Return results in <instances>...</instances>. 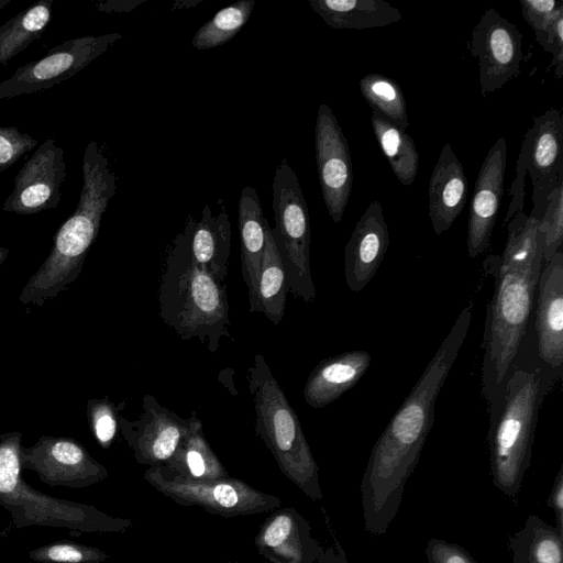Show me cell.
Instances as JSON below:
<instances>
[{
  "label": "cell",
  "instance_id": "4316f807",
  "mask_svg": "<svg viewBox=\"0 0 563 563\" xmlns=\"http://www.w3.org/2000/svg\"><path fill=\"white\" fill-rule=\"evenodd\" d=\"M508 236L501 256H493L499 271H526L543 266L544 234L540 220L517 212L507 223Z\"/></svg>",
  "mask_w": 563,
  "mask_h": 563
},
{
  "label": "cell",
  "instance_id": "e0dca14e",
  "mask_svg": "<svg viewBox=\"0 0 563 563\" xmlns=\"http://www.w3.org/2000/svg\"><path fill=\"white\" fill-rule=\"evenodd\" d=\"M534 308V356L556 379L563 365V251L541 268Z\"/></svg>",
  "mask_w": 563,
  "mask_h": 563
},
{
  "label": "cell",
  "instance_id": "7bdbcfd3",
  "mask_svg": "<svg viewBox=\"0 0 563 563\" xmlns=\"http://www.w3.org/2000/svg\"><path fill=\"white\" fill-rule=\"evenodd\" d=\"M316 563H349L343 549L336 544L323 549Z\"/></svg>",
  "mask_w": 563,
  "mask_h": 563
},
{
  "label": "cell",
  "instance_id": "5b68a950",
  "mask_svg": "<svg viewBox=\"0 0 563 563\" xmlns=\"http://www.w3.org/2000/svg\"><path fill=\"white\" fill-rule=\"evenodd\" d=\"M495 289L487 305L482 365L483 395L489 421L504 397L508 374L526 336L542 266L526 271H499L490 261Z\"/></svg>",
  "mask_w": 563,
  "mask_h": 563
},
{
  "label": "cell",
  "instance_id": "d6a6232c",
  "mask_svg": "<svg viewBox=\"0 0 563 563\" xmlns=\"http://www.w3.org/2000/svg\"><path fill=\"white\" fill-rule=\"evenodd\" d=\"M254 4V0H240L222 8L198 29L191 41L192 47L208 49L232 40L250 19Z\"/></svg>",
  "mask_w": 563,
  "mask_h": 563
},
{
  "label": "cell",
  "instance_id": "7dc6e473",
  "mask_svg": "<svg viewBox=\"0 0 563 563\" xmlns=\"http://www.w3.org/2000/svg\"><path fill=\"white\" fill-rule=\"evenodd\" d=\"M8 22L0 26V34L7 29Z\"/></svg>",
  "mask_w": 563,
  "mask_h": 563
},
{
  "label": "cell",
  "instance_id": "8d00e7d4",
  "mask_svg": "<svg viewBox=\"0 0 563 563\" xmlns=\"http://www.w3.org/2000/svg\"><path fill=\"white\" fill-rule=\"evenodd\" d=\"M519 2L523 19L532 27L537 42L542 46L550 25L563 12V2L556 0H520Z\"/></svg>",
  "mask_w": 563,
  "mask_h": 563
},
{
  "label": "cell",
  "instance_id": "836d02e7",
  "mask_svg": "<svg viewBox=\"0 0 563 563\" xmlns=\"http://www.w3.org/2000/svg\"><path fill=\"white\" fill-rule=\"evenodd\" d=\"M36 563H104L109 554L92 545L70 540L54 541L29 552Z\"/></svg>",
  "mask_w": 563,
  "mask_h": 563
},
{
  "label": "cell",
  "instance_id": "30bf717a",
  "mask_svg": "<svg viewBox=\"0 0 563 563\" xmlns=\"http://www.w3.org/2000/svg\"><path fill=\"white\" fill-rule=\"evenodd\" d=\"M122 36L120 33L85 35L58 44L41 59L19 67L10 78L0 81V99L38 92L69 79Z\"/></svg>",
  "mask_w": 563,
  "mask_h": 563
},
{
  "label": "cell",
  "instance_id": "4fadbf2b",
  "mask_svg": "<svg viewBox=\"0 0 563 563\" xmlns=\"http://www.w3.org/2000/svg\"><path fill=\"white\" fill-rule=\"evenodd\" d=\"M316 162L321 194L334 223H339L353 185L347 140L331 108L319 106L314 126Z\"/></svg>",
  "mask_w": 563,
  "mask_h": 563
},
{
  "label": "cell",
  "instance_id": "603a6c76",
  "mask_svg": "<svg viewBox=\"0 0 563 563\" xmlns=\"http://www.w3.org/2000/svg\"><path fill=\"white\" fill-rule=\"evenodd\" d=\"M371 362L372 355L363 350L347 351L321 361L306 382L305 401L314 409L330 405L358 383Z\"/></svg>",
  "mask_w": 563,
  "mask_h": 563
},
{
  "label": "cell",
  "instance_id": "7a4b0ae2",
  "mask_svg": "<svg viewBox=\"0 0 563 563\" xmlns=\"http://www.w3.org/2000/svg\"><path fill=\"white\" fill-rule=\"evenodd\" d=\"M117 190L115 174L96 141L82 157V188L78 205L57 230L49 255L32 275L19 300L43 306L75 282L90 246L97 239L101 218Z\"/></svg>",
  "mask_w": 563,
  "mask_h": 563
},
{
  "label": "cell",
  "instance_id": "4dcf8cb0",
  "mask_svg": "<svg viewBox=\"0 0 563 563\" xmlns=\"http://www.w3.org/2000/svg\"><path fill=\"white\" fill-rule=\"evenodd\" d=\"M54 0H40L8 21L0 34V64L10 59L43 37L52 19Z\"/></svg>",
  "mask_w": 563,
  "mask_h": 563
},
{
  "label": "cell",
  "instance_id": "52a82bcc",
  "mask_svg": "<svg viewBox=\"0 0 563 563\" xmlns=\"http://www.w3.org/2000/svg\"><path fill=\"white\" fill-rule=\"evenodd\" d=\"M247 382L255 409V434L282 473L310 499L320 501L319 466L295 409L262 354L254 356Z\"/></svg>",
  "mask_w": 563,
  "mask_h": 563
},
{
  "label": "cell",
  "instance_id": "2e32d148",
  "mask_svg": "<svg viewBox=\"0 0 563 563\" xmlns=\"http://www.w3.org/2000/svg\"><path fill=\"white\" fill-rule=\"evenodd\" d=\"M65 177L64 150L54 139H47L18 172L3 211L29 216L56 208Z\"/></svg>",
  "mask_w": 563,
  "mask_h": 563
},
{
  "label": "cell",
  "instance_id": "681fc988",
  "mask_svg": "<svg viewBox=\"0 0 563 563\" xmlns=\"http://www.w3.org/2000/svg\"><path fill=\"white\" fill-rule=\"evenodd\" d=\"M251 563H255V562H251Z\"/></svg>",
  "mask_w": 563,
  "mask_h": 563
},
{
  "label": "cell",
  "instance_id": "277c9868",
  "mask_svg": "<svg viewBox=\"0 0 563 563\" xmlns=\"http://www.w3.org/2000/svg\"><path fill=\"white\" fill-rule=\"evenodd\" d=\"M158 302L163 322L183 340L196 338L210 353L232 340L225 284L192 260L184 231L167 252Z\"/></svg>",
  "mask_w": 563,
  "mask_h": 563
},
{
  "label": "cell",
  "instance_id": "d4e9b609",
  "mask_svg": "<svg viewBox=\"0 0 563 563\" xmlns=\"http://www.w3.org/2000/svg\"><path fill=\"white\" fill-rule=\"evenodd\" d=\"M309 5L335 30L382 27L402 19V13L384 0H309Z\"/></svg>",
  "mask_w": 563,
  "mask_h": 563
},
{
  "label": "cell",
  "instance_id": "60d3db41",
  "mask_svg": "<svg viewBox=\"0 0 563 563\" xmlns=\"http://www.w3.org/2000/svg\"><path fill=\"white\" fill-rule=\"evenodd\" d=\"M547 506L551 508L555 516V528L563 536V465H561L549 497Z\"/></svg>",
  "mask_w": 563,
  "mask_h": 563
},
{
  "label": "cell",
  "instance_id": "cb8c5ba5",
  "mask_svg": "<svg viewBox=\"0 0 563 563\" xmlns=\"http://www.w3.org/2000/svg\"><path fill=\"white\" fill-rule=\"evenodd\" d=\"M242 278L249 289L250 312L258 311V278L268 222L256 190L245 186L238 203Z\"/></svg>",
  "mask_w": 563,
  "mask_h": 563
},
{
  "label": "cell",
  "instance_id": "9c48e42d",
  "mask_svg": "<svg viewBox=\"0 0 563 563\" xmlns=\"http://www.w3.org/2000/svg\"><path fill=\"white\" fill-rule=\"evenodd\" d=\"M143 477L158 493L178 505L198 506L225 518L263 514L280 507L279 497L230 476L198 481L177 475L165 466H152Z\"/></svg>",
  "mask_w": 563,
  "mask_h": 563
},
{
  "label": "cell",
  "instance_id": "e575fe53",
  "mask_svg": "<svg viewBox=\"0 0 563 563\" xmlns=\"http://www.w3.org/2000/svg\"><path fill=\"white\" fill-rule=\"evenodd\" d=\"M125 401L112 402L109 398H92L87 402V417L91 432L103 450H108L117 437L119 429V412Z\"/></svg>",
  "mask_w": 563,
  "mask_h": 563
},
{
  "label": "cell",
  "instance_id": "ffe728a7",
  "mask_svg": "<svg viewBox=\"0 0 563 563\" xmlns=\"http://www.w3.org/2000/svg\"><path fill=\"white\" fill-rule=\"evenodd\" d=\"M389 246L388 225L379 201L361 216L344 249V277L350 290L358 292L376 274Z\"/></svg>",
  "mask_w": 563,
  "mask_h": 563
},
{
  "label": "cell",
  "instance_id": "c3c4849f",
  "mask_svg": "<svg viewBox=\"0 0 563 563\" xmlns=\"http://www.w3.org/2000/svg\"><path fill=\"white\" fill-rule=\"evenodd\" d=\"M223 563H239V562H235V561H228V562H223Z\"/></svg>",
  "mask_w": 563,
  "mask_h": 563
},
{
  "label": "cell",
  "instance_id": "ab89813d",
  "mask_svg": "<svg viewBox=\"0 0 563 563\" xmlns=\"http://www.w3.org/2000/svg\"><path fill=\"white\" fill-rule=\"evenodd\" d=\"M542 47L553 55L549 67H554L555 78L561 79L563 75V12L550 25Z\"/></svg>",
  "mask_w": 563,
  "mask_h": 563
},
{
  "label": "cell",
  "instance_id": "7c38bea8",
  "mask_svg": "<svg viewBox=\"0 0 563 563\" xmlns=\"http://www.w3.org/2000/svg\"><path fill=\"white\" fill-rule=\"evenodd\" d=\"M468 48L478 58L483 97L503 88L521 70L522 35L495 9H487L474 26Z\"/></svg>",
  "mask_w": 563,
  "mask_h": 563
},
{
  "label": "cell",
  "instance_id": "d6986e66",
  "mask_svg": "<svg viewBox=\"0 0 563 563\" xmlns=\"http://www.w3.org/2000/svg\"><path fill=\"white\" fill-rule=\"evenodd\" d=\"M258 554L269 563H316L323 551L308 520L295 508L275 509L254 538Z\"/></svg>",
  "mask_w": 563,
  "mask_h": 563
},
{
  "label": "cell",
  "instance_id": "9a60e30c",
  "mask_svg": "<svg viewBox=\"0 0 563 563\" xmlns=\"http://www.w3.org/2000/svg\"><path fill=\"white\" fill-rule=\"evenodd\" d=\"M142 413L135 420L119 418V430L137 463L165 466L190 428V418L162 406L152 395L143 397Z\"/></svg>",
  "mask_w": 563,
  "mask_h": 563
},
{
  "label": "cell",
  "instance_id": "484cf974",
  "mask_svg": "<svg viewBox=\"0 0 563 563\" xmlns=\"http://www.w3.org/2000/svg\"><path fill=\"white\" fill-rule=\"evenodd\" d=\"M190 428L165 467L190 479L229 477L224 465L206 440L202 423L196 411L190 415Z\"/></svg>",
  "mask_w": 563,
  "mask_h": 563
},
{
  "label": "cell",
  "instance_id": "5bb4252c",
  "mask_svg": "<svg viewBox=\"0 0 563 563\" xmlns=\"http://www.w3.org/2000/svg\"><path fill=\"white\" fill-rule=\"evenodd\" d=\"M520 152L532 184L531 217L541 220L551 192L563 184V115L549 109L533 118Z\"/></svg>",
  "mask_w": 563,
  "mask_h": 563
},
{
  "label": "cell",
  "instance_id": "f546056e",
  "mask_svg": "<svg viewBox=\"0 0 563 563\" xmlns=\"http://www.w3.org/2000/svg\"><path fill=\"white\" fill-rule=\"evenodd\" d=\"M371 123L395 176L405 185L410 186L419 168V154L413 140L395 124L372 111Z\"/></svg>",
  "mask_w": 563,
  "mask_h": 563
},
{
  "label": "cell",
  "instance_id": "6da1fadb",
  "mask_svg": "<svg viewBox=\"0 0 563 563\" xmlns=\"http://www.w3.org/2000/svg\"><path fill=\"white\" fill-rule=\"evenodd\" d=\"M473 305H466L409 395L376 440L360 493L364 530L384 536L396 518L434 420V405L467 336Z\"/></svg>",
  "mask_w": 563,
  "mask_h": 563
},
{
  "label": "cell",
  "instance_id": "8992f818",
  "mask_svg": "<svg viewBox=\"0 0 563 563\" xmlns=\"http://www.w3.org/2000/svg\"><path fill=\"white\" fill-rule=\"evenodd\" d=\"M22 433L0 435V506L16 529L64 528L86 533L124 532L133 527L129 518L110 516L95 506L57 498L32 487L22 477Z\"/></svg>",
  "mask_w": 563,
  "mask_h": 563
},
{
  "label": "cell",
  "instance_id": "8fae6325",
  "mask_svg": "<svg viewBox=\"0 0 563 563\" xmlns=\"http://www.w3.org/2000/svg\"><path fill=\"white\" fill-rule=\"evenodd\" d=\"M20 461L22 470L34 471L52 487L85 488L109 477L108 470L69 437L42 435L32 446H21Z\"/></svg>",
  "mask_w": 563,
  "mask_h": 563
},
{
  "label": "cell",
  "instance_id": "44dd1931",
  "mask_svg": "<svg viewBox=\"0 0 563 563\" xmlns=\"http://www.w3.org/2000/svg\"><path fill=\"white\" fill-rule=\"evenodd\" d=\"M429 217L437 235L449 230L463 211L467 197L464 167L446 143L438 157L429 180Z\"/></svg>",
  "mask_w": 563,
  "mask_h": 563
},
{
  "label": "cell",
  "instance_id": "ba28073f",
  "mask_svg": "<svg viewBox=\"0 0 563 563\" xmlns=\"http://www.w3.org/2000/svg\"><path fill=\"white\" fill-rule=\"evenodd\" d=\"M273 233L286 269L290 292L306 303L316 300L310 267V221L302 189L287 159L275 169L273 184Z\"/></svg>",
  "mask_w": 563,
  "mask_h": 563
},
{
  "label": "cell",
  "instance_id": "74e56055",
  "mask_svg": "<svg viewBox=\"0 0 563 563\" xmlns=\"http://www.w3.org/2000/svg\"><path fill=\"white\" fill-rule=\"evenodd\" d=\"M37 145V140L15 126H0V173Z\"/></svg>",
  "mask_w": 563,
  "mask_h": 563
},
{
  "label": "cell",
  "instance_id": "d590c367",
  "mask_svg": "<svg viewBox=\"0 0 563 563\" xmlns=\"http://www.w3.org/2000/svg\"><path fill=\"white\" fill-rule=\"evenodd\" d=\"M540 227L544 234L542 261L543 264H547L562 249L563 184L558 186L549 196L542 219L540 220Z\"/></svg>",
  "mask_w": 563,
  "mask_h": 563
},
{
  "label": "cell",
  "instance_id": "ac0fdd59",
  "mask_svg": "<svg viewBox=\"0 0 563 563\" xmlns=\"http://www.w3.org/2000/svg\"><path fill=\"white\" fill-rule=\"evenodd\" d=\"M506 161V141L500 136L482 163L470 205L466 245L471 258L477 257L489 246L504 194Z\"/></svg>",
  "mask_w": 563,
  "mask_h": 563
},
{
  "label": "cell",
  "instance_id": "bcb514c9",
  "mask_svg": "<svg viewBox=\"0 0 563 563\" xmlns=\"http://www.w3.org/2000/svg\"><path fill=\"white\" fill-rule=\"evenodd\" d=\"M11 0H0V10L4 9L10 4Z\"/></svg>",
  "mask_w": 563,
  "mask_h": 563
},
{
  "label": "cell",
  "instance_id": "f1b7e54d",
  "mask_svg": "<svg viewBox=\"0 0 563 563\" xmlns=\"http://www.w3.org/2000/svg\"><path fill=\"white\" fill-rule=\"evenodd\" d=\"M288 290L286 269L268 224L258 278V311L274 324L280 323L284 318Z\"/></svg>",
  "mask_w": 563,
  "mask_h": 563
},
{
  "label": "cell",
  "instance_id": "1f68e13d",
  "mask_svg": "<svg viewBox=\"0 0 563 563\" xmlns=\"http://www.w3.org/2000/svg\"><path fill=\"white\" fill-rule=\"evenodd\" d=\"M360 90L371 110L406 131L409 125L405 95L397 81L380 74L361 78Z\"/></svg>",
  "mask_w": 563,
  "mask_h": 563
},
{
  "label": "cell",
  "instance_id": "ee69618b",
  "mask_svg": "<svg viewBox=\"0 0 563 563\" xmlns=\"http://www.w3.org/2000/svg\"><path fill=\"white\" fill-rule=\"evenodd\" d=\"M201 1L202 0H199V1H196V0H177V1L174 2L172 10L188 9V8H191V7H196Z\"/></svg>",
  "mask_w": 563,
  "mask_h": 563
},
{
  "label": "cell",
  "instance_id": "b9f144b4",
  "mask_svg": "<svg viewBox=\"0 0 563 563\" xmlns=\"http://www.w3.org/2000/svg\"><path fill=\"white\" fill-rule=\"evenodd\" d=\"M145 0H108L98 2L96 8L98 11L107 13H123L136 9Z\"/></svg>",
  "mask_w": 563,
  "mask_h": 563
},
{
  "label": "cell",
  "instance_id": "83f0119b",
  "mask_svg": "<svg viewBox=\"0 0 563 563\" xmlns=\"http://www.w3.org/2000/svg\"><path fill=\"white\" fill-rule=\"evenodd\" d=\"M511 563H563V536L536 515L508 539Z\"/></svg>",
  "mask_w": 563,
  "mask_h": 563
},
{
  "label": "cell",
  "instance_id": "f6af8a7d",
  "mask_svg": "<svg viewBox=\"0 0 563 563\" xmlns=\"http://www.w3.org/2000/svg\"><path fill=\"white\" fill-rule=\"evenodd\" d=\"M8 254H9V249L5 247V246L0 245V266L2 265L4 260L7 258Z\"/></svg>",
  "mask_w": 563,
  "mask_h": 563
},
{
  "label": "cell",
  "instance_id": "f35d334b",
  "mask_svg": "<svg viewBox=\"0 0 563 563\" xmlns=\"http://www.w3.org/2000/svg\"><path fill=\"white\" fill-rule=\"evenodd\" d=\"M428 563H479L464 548L432 538L424 549Z\"/></svg>",
  "mask_w": 563,
  "mask_h": 563
},
{
  "label": "cell",
  "instance_id": "3957f363",
  "mask_svg": "<svg viewBox=\"0 0 563 563\" xmlns=\"http://www.w3.org/2000/svg\"><path fill=\"white\" fill-rule=\"evenodd\" d=\"M556 378L520 346L497 415L489 421L488 450L494 486L517 503L530 465L538 415Z\"/></svg>",
  "mask_w": 563,
  "mask_h": 563
},
{
  "label": "cell",
  "instance_id": "7402d4cb",
  "mask_svg": "<svg viewBox=\"0 0 563 563\" xmlns=\"http://www.w3.org/2000/svg\"><path fill=\"white\" fill-rule=\"evenodd\" d=\"M192 260L224 284L231 247V222L223 201L216 211L206 205L198 221L184 229Z\"/></svg>",
  "mask_w": 563,
  "mask_h": 563
}]
</instances>
